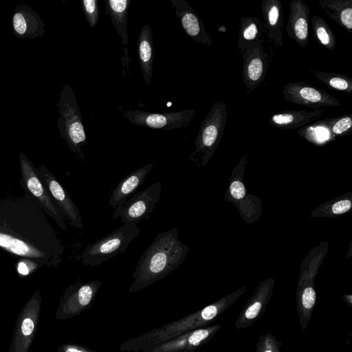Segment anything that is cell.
Here are the masks:
<instances>
[{
  "mask_svg": "<svg viewBox=\"0 0 352 352\" xmlns=\"http://www.w3.org/2000/svg\"><path fill=\"white\" fill-rule=\"evenodd\" d=\"M195 115V109L163 113L131 109L122 112L124 118L131 124L166 131L187 127Z\"/></svg>",
  "mask_w": 352,
  "mask_h": 352,
  "instance_id": "11",
  "label": "cell"
},
{
  "mask_svg": "<svg viewBox=\"0 0 352 352\" xmlns=\"http://www.w3.org/2000/svg\"><path fill=\"white\" fill-rule=\"evenodd\" d=\"M56 352H97L84 345L76 343H66L58 346Z\"/></svg>",
  "mask_w": 352,
  "mask_h": 352,
  "instance_id": "34",
  "label": "cell"
},
{
  "mask_svg": "<svg viewBox=\"0 0 352 352\" xmlns=\"http://www.w3.org/2000/svg\"><path fill=\"white\" fill-rule=\"evenodd\" d=\"M310 8L302 0H292L285 32L289 38L300 47H305L309 41V19Z\"/></svg>",
  "mask_w": 352,
  "mask_h": 352,
  "instance_id": "19",
  "label": "cell"
},
{
  "mask_svg": "<svg viewBox=\"0 0 352 352\" xmlns=\"http://www.w3.org/2000/svg\"><path fill=\"white\" fill-rule=\"evenodd\" d=\"M12 30L19 39L43 37L45 23L40 15L26 4L16 5L12 16Z\"/></svg>",
  "mask_w": 352,
  "mask_h": 352,
  "instance_id": "17",
  "label": "cell"
},
{
  "mask_svg": "<svg viewBox=\"0 0 352 352\" xmlns=\"http://www.w3.org/2000/svg\"><path fill=\"white\" fill-rule=\"evenodd\" d=\"M82 9L91 28H94L98 21L99 6L98 0H82Z\"/></svg>",
  "mask_w": 352,
  "mask_h": 352,
  "instance_id": "33",
  "label": "cell"
},
{
  "mask_svg": "<svg viewBox=\"0 0 352 352\" xmlns=\"http://www.w3.org/2000/svg\"><path fill=\"white\" fill-rule=\"evenodd\" d=\"M327 15L349 33H352V0H319Z\"/></svg>",
  "mask_w": 352,
  "mask_h": 352,
  "instance_id": "27",
  "label": "cell"
},
{
  "mask_svg": "<svg viewBox=\"0 0 352 352\" xmlns=\"http://www.w3.org/2000/svg\"><path fill=\"white\" fill-rule=\"evenodd\" d=\"M41 296L36 290L21 309L14 329L9 352H29L38 327Z\"/></svg>",
  "mask_w": 352,
  "mask_h": 352,
  "instance_id": "9",
  "label": "cell"
},
{
  "mask_svg": "<svg viewBox=\"0 0 352 352\" xmlns=\"http://www.w3.org/2000/svg\"><path fill=\"white\" fill-rule=\"evenodd\" d=\"M316 303V292L312 282L306 281L298 286L296 292V307L300 325L305 331L312 316Z\"/></svg>",
  "mask_w": 352,
  "mask_h": 352,
  "instance_id": "26",
  "label": "cell"
},
{
  "mask_svg": "<svg viewBox=\"0 0 352 352\" xmlns=\"http://www.w3.org/2000/svg\"><path fill=\"white\" fill-rule=\"evenodd\" d=\"M131 0H105V12L108 14L116 28L118 34L122 38L125 46V55L127 56L126 45L129 43L127 34V14Z\"/></svg>",
  "mask_w": 352,
  "mask_h": 352,
  "instance_id": "25",
  "label": "cell"
},
{
  "mask_svg": "<svg viewBox=\"0 0 352 352\" xmlns=\"http://www.w3.org/2000/svg\"><path fill=\"white\" fill-rule=\"evenodd\" d=\"M21 183L28 197L50 216L64 231L67 225L63 216L38 175V168L22 152L19 153Z\"/></svg>",
  "mask_w": 352,
  "mask_h": 352,
  "instance_id": "6",
  "label": "cell"
},
{
  "mask_svg": "<svg viewBox=\"0 0 352 352\" xmlns=\"http://www.w3.org/2000/svg\"><path fill=\"white\" fill-rule=\"evenodd\" d=\"M343 299L349 305L350 307H352V296L351 295H344Z\"/></svg>",
  "mask_w": 352,
  "mask_h": 352,
  "instance_id": "37",
  "label": "cell"
},
{
  "mask_svg": "<svg viewBox=\"0 0 352 352\" xmlns=\"http://www.w3.org/2000/svg\"><path fill=\"white\" fill-rule=\"evenodd\" d=\"M263 24L256 16H242L238 30L237 47L242 54L248 48L262 41Z\"/></svg>",
  "mask_w": 352,
  "mask_h": 352,
  "instance_id": "24",
  "label": "cell"
},
{
  "mask_svg": "<svg viewBox=\"0 0 352 352\" xmlns=\"http://www.w3.org/2000/svg\"><path fill=\"white\" fill-rule=\"evenodd\" d=\"M102 283L98 280L77 282L65 289L55 314L58 320H67L89 309Z\"/></svg>",
  "mask_w": 352,
  "mask_h": 352,
  "instance_id": "8",
  "label": "cell"
},
{
  "mask_svg": "<svg viewBox=\"0 0 352 352\" xmlns=\"http://www.w3.org/2000/svg\"><path fill=\"white\" fill-rule=\"evenodd\" d=\"M263 44V40L241 54V75L248 94H250L261 85L267 74L270 56Z\"/></svg>",
  "mask_w": 352,
  "mask_h": 352,
  "instance_id": "14",
  "label": "cell"
},
{
  "mask_svg": "<svg viewBox=\"0 0 352 352\" xmlns=\"http://www.w3.org/2000/svg\"><path fill=\"white\" fill-rule=\"evenodd\" d=\"M56 106L59 113L57 127L60 138L77 157L85 161L82 147L86 145V132L76 95L67 82L62 87Z\"/></svg>",
  "mask_w": 352,
  "mask_h": 352,
  "instance_id": "4",
  "label": "cell"
},
{
  "mask_svg": "<svg viewBox=\"0 0 352 352\" xmlns=\"http://www.w3.org/2000/svg\"><path fill=\"white\" fill-rule=\"evenodd\" d=\"M221 327V324H212L198 328L158 343L144 352H193L210 341Z\"/></svg>",
  "mask_w": 352,
  "mask_h": 352,
  "instance_id": "13",
  "label": "cell"
},
{
  "mask_svg": "<svg viewBox=\"0 0 352 352\" xmlns=\"http://www.w3.org/2000/svg\"><path fill=\"white\" fill-rule=\"evenodd\" d=\"M282 94L287 102L314 109L340 105V101L326 90L303 81L288 82L284 86Z\"/></svg>",
  "mask_w": 352,
  "mask_h": 352,
  "instance_id": "12",
  "label": "cell"
},
{
  "mask_svg": "<svg viewBox=\"0 0 352 352\" xmlns=\"http://www.w3.org/2000/svg\"><path fill=\"white\" fill-rule=\"evenodd\" d=\"M274 281H265L261 284L251 298L241 310L234 322L237 330L253 325L264 314L271 298Z\"/></svg>",
  "mask_w": 352,
  "mask_h": 352,
  "instance_id": "16",
  "label": "cell"
},
{
  "mask_svg": "<svg viewBox=\"0 0 352 352\" xmlns=\"http://www.w3.org/2000/svg\"><path fill=\"white\" fill-rule=\"evenodd\" d=\"M228 118L226 104L217 101L201 122L195 140V150L192 155L199 153L205 163L219 143L226 129Z\"/></svg>",
  "mask_w": 352,
  "mask_h": 352,
  "instance_id": "7",
  "label": "cell"
},
{
  "mask_svg": "<svg viewBox=\"0 0 352 352\" xmlns=\"http://www.w3.org/2000/svg\"><path fill=\"white\" fill-rule=\"evenodd\" d=\"M188 251L176 228L160 232L140 258L129 292L146 289L173 272L184 261Z\"/></svg>",
  "mask_w": 352,
  "mask_h": 352,
  "instance_id": "2",
  "label": "cell"
},
{
  "mask_svg": "<svg viewBox=\"0 0 352 352\" xmlns=\"http://www.w3.org/2000/svg\"><path fill=\"white\" fill-rule=\"evenodd\" d=\"M162 183L155 182L133 194L121 206L116 208L112 219L120 218L123 223H140L153 211L162 194Z\"/></svg>",
  "mask_w": 352,
  "mask_h": 352,
  "instance_id": "10",
  "label": "cell"
},
{
  "mask_svg": "<svg viewBox=\"0 0 352 352\" xmlns=\"http://www.w3.org/2000/svg\"><path fill=\"white\" fill-rule=\"evenodd\" d=\"M351 208V202L349 199H344L335 203L332 206L334 214H342L349 211Z\"/></svg>",
  "mask_w": 352,
  "mask_h": 352,
  "instance_id": "36",
  "label": "cell"
},
{
  "mask_svg": "<svg viewBox=\"0 0 352 352\" xmlns=\"http://www.w3.org/2000/svg\"><path fill=\"white\" fill-rule=\"evenodd\" d=\"M331 118L319 120L300 128L298 134L314 144H324L335 139L331 133Z\"/></svg>",
  "mask_w": 352,
  "mask_h": 352,
  "instance_id": "28",
  "label": "cell"
},
{
  "mask_svg": "<svg viewBox=\"0 0 352 352\" xmlns=\"http://www.w3.org/2000/svg\"><path fill=\"white\" fill-rule=\"evenodd\" d=\"M170 1L186 34L193 41L211 47L212 39L197 12L185 0H171Z\"/></svg>",
  "mask_w": 352,
  "mask_h": 352,
  "instance_id": "18",
  "label": "cell"
},
{
  "mask_svg": "<svg viewBox=\"0 0 352 352\" xmlns=\"http://www.w3.org/2000/svg\"><path fill=\"white\" fill-rule=\"evenodd\" d=\"M281 341L272 333L260 336L256 344L255 352H281Z\"/></svg>",
  "mask_w": 352,
  "mask_h": 352,
  "instance_id": "32",
  "label": "cell"
},
{
  "mask_svg": "<svg viewBox=\"0 0 352 352\" xmlns=\"http://www.w3.org/2000/svg\"><path fill=\"white\" fill-rule=\"evenodd\" d=\"M245 292V288H241L184 318L125 341L120 345V350L122 352H144L158 343L208 326Z\"/></svg>",
  "mask_w": 352,
  "mask_h": 352,
  "instance_id": "3",
  "label": "cell"
},
{
  "mask_svg": "<svg viewBox=\"0 0 352 352\" xmlns=\"http://www.w3.org/2000/svg\"><path fill=\"white\" fill-rule=\"evenodd\" d=\"M138 54L140 66L145 83L151 85L155 51L153 43L152 31L148 23L142 28L138 38Z\"/></svg>",
  "mask_w": 352,
  "mask_h": 352,
  "instance_id": "23",
  "label": "cell"
},
{
  "mask_svg": "<svg viewBox=\"0 0 352 352\" xmlns=\"http://www.w3.org/2000/svg\"><path fill=\"white\" fill-rule=\"evenodd\" d=\"M352 115L331 118V130L334 138L351 133Z\"/></svg>",
  "mask_w": 352,
  "mask_h": 352,
  "instance_id": "31",
  "label": "cell"
},
{
  "mask_svg": "<svg viewBox=\"0 0 352 352\" xmlns=\"http://www.w3.org/2000/svg\"><path fill=\"white\" fill-rule=\"evenodd\" d=\"M137 224L123 223L104 237L87 245L80 258L84 265L97 266L120 253H124L130 243L140 234Z\"/></svg>",
  "mask_w": 352,
  "mask_h": 352,
  "instance_id": "5",
  "label": "cell"
},
{
  "mask_svg": "<svg viewBox=\"0 0 352 352\" xmlns=\"http://www.w3.org/2000/svg\"><path fill=\"white\" fill-rule=\"evenodd\" d=\"M154 164L155 162L147 164L124 177L113 190L109 200V206L116 208L124 204L142 185Z\"/></svg>",
  "mask_w": 352,
  "mask_h": 352,
  "instance_id": "20",
  "label": "cell"
},
{
  "mask_svg": "<svg viewBox=\"0 0 352 352\" xmlns=\"http://www.w3.org/2000/svg\"><path fill=\"white\" fill-rule=\"evenodd\" d=\"M230 189L232 197L236 199H241L245 196V188L240 181H234L231 184Z\"/></svg>",
  "mask_w": 352,
  "mask_h": 352,
  "instance_id": "35",
  "label": "cell"
},
{
  "mask_svg": "<svg viewBox=\"0 0 352 352\" xmlns=\"http://www.w3.org/2000/svg\"><path fill=\"white\" fill-rule=\"evenodd\" d=\"M264 33L276 47L283 46V11L280 0H263L261 5Z\"/></svg>",
  "mask_w": 352,
  "mask_h": 352,
  "instance_id": "21",
  "label": "cell"
},
{
  "mask_svg": "<svg viewBox=\"0 0 352 352\" xmlns=\"http://www.w3.org/2000/svg\"><path fill=\"white\" fill-rule=\"evenodd\" d=\"M324 109L287 110L273 114L269 120V124L279 129H295L302 127L318 119Z\"/></svg>",
  "mask_w": 352,
  "mask_h": 352,
  "instance_id": "22",
  "label": "cell"
},
{
  "mask_svg": "<svg viewBox=\"0 0 352 352\" xmlns=\"http://www.w3.org/2000/svg\"><path fill=\"white\" fill-rule=\"evenodd\" d=\"M311 27L318 43L329 51H333L336 46V38L328 23L321 16L314 15Z\"/></svg>",
  "mask_w": 352,
  "mask_h": 352,
  "instance_id": "30",
  "label": "cell"
},
{
  "mask_svg": "<svg viewBox=\"0 0 352 352\" xmlns=\"http://www.w3.org/2000/svg\"><path fill=\"white\" fill-rule=\"evenodd\" d=\"M37 168L39 177L63 216L67 217L72 226L82 230L83 226L80 210L65 189L43 164Z\"/></svg>",
  "mask_w": 352,
  "mask_h": 352,
  "instance_id": "15",
  "label": "cell"
},
{
  "mask_svg": "<svg viewBox=\"0 0 352 352\" xmlns=\"http://www.w3.org/2000/svg\"><path fill=\"white\" fill-rule=\"evenodd\" d=\"M309 72L322 83L332 90L344 92L349 95L352 92V78L345 74L320 72L309 69Z\"/></svg>",
  "mask_w": 352,
  "mask_h": 352,
  "instance_id": "29",
  "label": "cell"
},
{
  "mask_svg": "<svg viewBox=\"0 0 352 352\" xmlns=\"http://www.w3.org/2000/svg\"><path fill=\"white\" fill-rule=\"evenodd\" d=\"M0 248L39 267H55L65 247L45 216L29 197L0 200Z\"/></svg>",
  "mask_w": 352,
  "mask_h": 352,
  "instance_id": "1",
  "label": "cell"
}]
</instances>
